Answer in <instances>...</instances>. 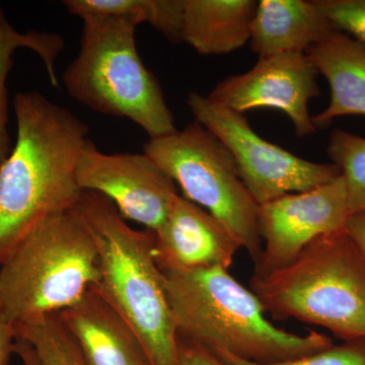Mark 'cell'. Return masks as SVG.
<instances>
[{"instance_id":"cell-1","label":"cell","mask_w":365,"mask_h":365,"mask_svg":"<svg viewBox=\"0 0 365 365\" xmlns=\"http://www.w3.org/2000/svg\"><path fill=\"white\" fill-rule=\"evenodd\" d=\"M16 140L0 167V266L34 228L76 207V169L88 125L42 93L14 100Z\"/></svg>"},{"instance_id":"cell-2","label":"cell","mask_w":365,"mask_h":365,"mask_svg":"<svg viewBox=\"0 0 365 365\" xmlns=\"http://www.w3.org/2000/svg\"><path fill=\"white\" fill-rule=\"evenodd\" d=\"M162 272L179 337L209 352L274 364L334 344L323 333L312 331L299 335L274 326L258 297L227 268Z\"/></svg>"},{"instance_id":"cell-3","label":"cell","mask_w":365,"mask_h":365,"mask_svg":"<svg viewBox=\"0 0 365 365\" xmlns=\"http://www.w3.org/2000/svg\"><path fill=\"white\" fill-rule=\"evenodd\" d=\"M74 208L97 245L98 292L134 329L153 365H180L179 333L155 258V234L132 227L96 192H83Z\"/></svg>"},{"instance_id":"cell-4","label":"cell","mask_w":365,"mask_h":365,"mask_svg":"<svg viewBox=\"0 0 365 365\" xmlns=\"http://www.w3.org/2000/svg\"><path fill=\"white\" fill-rule=\"evenodd\" d=\"M251 289L275 319L365 338V259L345 228L317 237L284 267L253 275Z\"/></svg>"},{"instance_id":"cell-5","label":"cell","mask_w":365,"mask_h":365,"mask_svg":"<svg viewBox=\"0 0 365 365\" xmlns=\"http://www.w3.org/2000/svg\"><path fill=\"white\" fill-rule=\"evenodd\" d=\"M98 281L97 245L78 211L50 216L0 266V317L16 327L60 314Z\"/></svg>"},{"instance_id":"cell-6","label":"cell","mask_w":365,"mask_h":365,"mask_svg":"<svg viewBox=\"0 0 365 365\" xmlns=\"http://www.w3.org/2000/svg\"><path fill=\"white\" fill-rule=\"evenodd\" d=\"M78 56L62 76L72 98L101 114L126 118L150 139L177 131L162 88L137 50V25L124 19L88 16Z\"/></svg>"},{"instance_id":"cell-7","label":"cell","mask_w":365,"mask_h":365,"mask_svg":"<svg viewBox=\"0 0 365 365\" xmlns=\"http://www.w3.org/2000/svg\"><path fill=\"white\" fill-rule=\"evenodd\" d=\"M144 153L176 182L182 197L217 218L254 264L260 258L259 207L242 182L230 151L195 121L182 130L150 139Z\"/></svg>"},{"instance_id":"cell-8","label":"cell","mask_w":365,"mask_h":365,"mask_svg":"<svg viewBox=\"0 0 365 365\" xmlns=\"http://www.w3.org/2000/svg\"><path fill=\"white\" fill-rule=\"evenodd\" d=\"M198 123L230 151L245 186L259 206L287 194L302 193L341 175L334 163L309 162L262 138L241 113L191 93L187 98Z\"/></svg>"},{"instance_id":"cell-9","label":"cell","mask_w":365,"mask_h":365,"mask_svg":"<svg viewBox=\"0 0 365 365\" xmlns=\"http://www.w3.org/2000/svg\"><path fill=\"white\" fill-rule=\"evenodd\" d=\"M81 191L109 199L126 220L160 230L180 196L176 182L145 153H105L88 139L79 155Z\"/></svg>"},{"instance_id":"cell-10","label":"cell","mask_w":365,"mask_h":365,"mask_svg":"<svg viewBox=\"0 0 365 365\" xmlns=\"http://www.w3.org/2000/svg\"><path fill=\"white\" fill-rule=\"evenodd\" d=\"M349 215L341 175L309 191L287 194L263 204L259 207L262 252L253 275L288 265L317 237L343 230Z\"/></svg>"},{"instance_id":"cell-11","label":"cell","mask_w":365,"mask_h":365,"mask_svg":"<svg viewBox=\"0 0 365 365\" xmlns=\"http://www.w3.org/2000/svg\"><path fill=\"white\" fill-rule=\"evenodd\" d=\"M319 71L306 53H282L260 57L253 68L228 76L207 97L244 114L259 108L284 113L300 137L317 129L309 111V100L321 95Z\"/></svg>"},{"instance_id":"cell-12","label":"cell","mask_w":365,"mask_h":365,"mask_svg":"<svg viewBox=\"0 0 365 365\" xmlns=\"http://www.w3.org/2000/svg\"><path fill=\"white\" fill-rule=\"evenodd\" d=\"M153 234L155 258L162 271L230 269L242 248L217 218L182 195Z\"/></svg>"},{"instance_id":"cell-13","label":"cell","mask_w":365,"mask_h":365,"mask_svg":"<svg viewBox=\"0 0 365 365\" xmlns=\"http://www.w3.org/2000/svg\"><path fill=\"white\" fill-rule=\"evenodd\" d=\"M58 316L86 365H153L134 329L95 287Z\"/></svg>"},{"instance_id":"cell-14","label":"cell","mask_w":365,"mask_h":365,"mask_svg":"<svg viewBox=\"0 0 365 365\" xmlns=\"http://www.w3.org/2000/svg\"><path fill=\"white\" fill-rule=\"evenodd\" d=\"M336 30L314 0H261L252 21L250 47L259 58L307 53Z\"/></svg>"},{"instance_id":"cell-15","label":"cell","mask_w":365,"mask_h":365,"mask_svg":"<svg viewBox=\"0 0 365 365\" xmlns=\"http://www.w3.org/2000/svg\"><path fill=\"white\" fill-rule=\"evenodd\" d=\"M306 54L331 91L330 104L312 117L316 129L328 128L334 120L347 115L365 116V44L336 30Z\"/></svg>"},{"instance_id":"cell-16","label":"cell","mask_w":365,"mask_h":365,"mask_svg":"<svg viewBox=\"0 0 365 365\" xmlns=\"http://www.w3.org/2000/svg\"><path fill=\"white\" fill-rule=\"evenodd\" d=\"M258 1L184 0L182 43L201 55L228 54L250 41Z\"/></svg>"},{"instance_id":"cell-17","label":"cell","mask_w":365,"mask_h":365,"mask_svg":"<svg viewBox=\"0 0 365 365\" xmlns=\"http://www.w3.org/2000/svg\"><path fill=\"white\" fill-rule=\"evenodd\" d=\"M64 40L58 34L28 31L19 32L7 20L0 6V167L9 157L13 143L9 132V100L6 81L14 66V54L20 48L32 50L42 59L50 83L59 88L56 76L57 59L64 49Z\"/></svg>"},{"instance_id":"cell-18","label":"cell","mask_w":365,"mask_h":365,"mask_svg":"<svg viewBox=\"0 0 365 365\" xmlns=\"http://www.w3.org/2000/svg\"><path fill=\"white\" fill-rule=\"evenodd\" d=\"M63 6L81 20L88 16H109L148 24L170 42L182 43L184 0H66Z\"/></svg>"},{"instance_id":"cell-19","label":"cell","mask_w":365,"mask_h":365,"mask_svg":"<svg viewBox=\"0 0 365 365\" xmlns=\"http://www.w3.org/2000/svg\"><path fill=\"white\" fill-rule=\"evenodd\" d=\"M16 337L28 341L46 365H86L58 314L14 327Z\"/></svg>"},{"instance_id":"cell-20","label":"cell","mask_w":365,"mask_h":365,"mask_svg":"<svg viewBox=\"0 0 365 365\" xmlns=\"http://www.w3.org/2000/svg\"><path fill=\"white\" fill-rule=\"evenodd\" d=\"M327 153L344 179L350 215L365 210V138L335 129Z\"/></svg>"},{"instance_id":"cell-21","label":"cell","mask_w":365,"mask_h":365,"mask_svg":"<svg viewBox=\"0 0 365 365\" xmlns=\"http://www.w3.org/2000/svg\"><path fill=\"white\" fill-rule=\"evenodd\" d=\"M225 365H365V338L343 341L321 351L299 359L274 364H258L227 354L212 353Z\"/></svg>"},{"instance_id":"cell-22","label":"cell","mask_w":365,"mask_h":365,"mask_svg":"<svg viewBox=\"0 0 365 365\" xmlns=\"http://www.w3.org/2000/svg\"><path fill=\"white\" fill-rule=\"evenodd\" d=\"M338 31L365 44V0H314Z\"/></svg>"},{"instance_id":"cell-23","label":"cell","mask_w":365,"mask_h":365,"mask_svg":"<svg viewBox=\"0 0 365 365\" xmlns=\"http://www.w3.org/2000/svg\"><path fill=\"white\" fill-rule=\"evenodd\" d=\"M180 365H225L205 348L180 337Z\"/></svg>"},{"instance_id":"cell-24","label":"cell","mask_w":365,"mask_h":365,"mask_svg":"<svg viewBox=\"0 0 365 365\" xmlns=\"http://www.w3.org/2000/svg\"><path fill=\"white\" fill-rule=\"evenodd\" d=\"M344 228L365 259V210L349 215Z\"/></svg>"},{"instance_id":"cell-25","label":"cell","mask_w":365,"mask_h":365,"mask_svg":"<svg viewBox=\"0 0 365 365\" xmlns=\"http://www.w3.org/2000/svg\"><path fill=\"white\" fill-rule=\"evenodd\" d=\"M16 330L11 324L0 317V365H9L14 353Z\"/></svg>"},{"instance_id":"cell-26","label":"cell","mask_w":365,"mask_h":365,"mask_svg":"<svg viewBox=\"0 0 365 365\" xmlns=\"http://www.w3.org/2000/svg\"><path fill=\"white\" fill-rule=\"evenodd\" d=\"M14 353L19 355L24 365H46L40 359L38 353L28 341L16 337L14 344Z\"/></svg>"}]
</instances>
